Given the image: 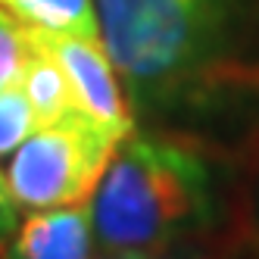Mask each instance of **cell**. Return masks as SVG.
I'll use <instances>...</instances> for the list:
<instances>
[{"mask_svg": "<svg viewBox=\"0 0 259 259\" xmlns=\"http://www.w3.org/2000/svg\"><path fill=\"white\" fill-rule=\"evenodd\" d=\"M94 194V234L109 256L162 253L215 215L206 156L172 135L132 132L119 141Z\"/></svg>", "mask_w": 259, "mask_h": 259, "instance_id": "obj_1", "label": "cell"}, {"mask_svg": "<svg viewBox=\"0 0 259 259\" xmlns=\"http://www.w3.org/2000/svg\"><path fill=\"white\" fill-rule=\"evenodd\" d=\"M240 0H94L100 44L141 103L200 75Z\"/></svg>", "mask_w": 259, "mask_h": 259, "instance_id": "obj_2", "label": "cell"}, {"mask_svg": "<svg viewBox=\"0 0 259 259\" xmlns=\"http://www.w3.org/2000/svg\"><path fill=\"white\" fill-rule=\"evenodd\" d=\"M116 147V138L84 116L41 125L16 147L7 172L16 206L22 203L31 209H53L88 203Z\"/></svg>", "mask_w": 259, "mask_h": 259, "instance_id": "obj_3", "label": "cell"}, {"mask_svg": "<svg viewBox=\"0 0 259 259\" xmlns=\"http://www.w3.org/2000/svg\"><path fill=\"white\" fill-rule=\"evenodd\" d=\"M28 34L60 63L72 91V100H75L78 113L88 122H94L116 141H125L135 132V119H132V109H128L125 91L119 84V72L113 60L106 57L100 38L53 34L41 28H28Z\"/></svg>", "mask_w": 259, "mask_h": 259, "instance_id": "obj_4", "label": "cell"}, {"mask_svg": "<svg viewBox=\"0 0 259 259\" xmlns=\"http://www.w3.org/2000/svg\"><path fill=\"white\" fill-rule=\"evenodd\" d=\"M10 259H97L91 203L31 212L16 228Z\"/></svg>", "mask_w": 259, "mask_h": 259, "instance_id": "obj_5", "label": "cell"}, {"mask_svg": "<svg viewBox=\"0 0 259 259\" xmlns=\"http://www.w3.org/2000/svg\"><path fill=\"white\" fill-rule=\"evenodd\" d=\"M19 88L25 91V97L34 109L38 128L63 122L69 116H81L75 100H72V91H69V81L63 75L60 63L53 60L31 34H28V57H25L22 75H19Z\"/></svg>", "mask_w": 259, "mask_h": 259, "instance_id": "obj_6", "label": "cell"}, {"mask_svg": "<svg viewBox=\"0 0 259 259\" xmlns=\"http://www.w3.org/2000/svg\"><path fill=\"white\" fill-rule=\"evenodd\" d=\"M0 7L28 28L100 38L94 0H0Z\"/></svg>", "mask_w": 259, "mask_h": 259, "instance_id": "obj_7", "label": "cell"}, {"mask_svg": "<svg viewBox=\"0 0 259 259\" xmlns=\"http://www.w3.org/2000/svg\"><path fill=\"white\" fill-rule=\"evenodd\" d=\"M31 132H38V119L19 81L0 91V156L13 153Z\"/></svg>", "mask_w": 259, "mask_h": 259, "instance_id": "obj_8", "label": "cell"}, {"mask_svg": "<svg viewBox=\"0 0 259 259\" xmlns=\"http://www.w3.org/2000/svg\"><path fill=\"white\" fill-rule=\"evenodd\" d=\"M25 57H28L25 25L0 7V91H7L10 84L19 81Z\"/></svg>", "mask_w": 259, "mask_h": 259, "instance_id": "obj_9", "label": "cell"}, {"mask_svg": "<svg viewBox=\"0 0 259 259\" xmlns=\"http://www.w3.org/2000/svg\"><path fill=\"white\" fill-rule=\"evenodd\" d=\"M16 228V200L10 194L7 175H0V240Z\"/></svg>", "mask_w": 259, "mask_h": 259, "instance_id": "obj_10", "label": "cell"}, {"mask_svg": "<svg viewBox=\"0 0 259 259\" xmlns=\"http://www.w3.org/2000/svg\"><path fill=\"white\" fill-rule=\"evenodd\" d=\"M113 259H172V256L162 250V253H119Z\"/></svg>", "mask_w": 259, "mask_h": 259, "instance_id": "obj_11", "label": "cell"}, {"mask_svg": "<svg viewBox=\"0 0 259 259\" xmlns=\"http://www.w3.org/2000/svg\"><path fill=\"white\" fill-rule=\"evenodd\" d=\"M250 259H259V244H253V247H250Z\"/></svg>", "mask_w": 259, "mask_h": 259, "instance_id": "obj_12", "label": "cell"}]
</instances>
